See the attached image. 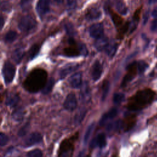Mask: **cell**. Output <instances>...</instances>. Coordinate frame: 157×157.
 Instances as JSON below:
<instances>
[{
  "mask_svg": "<svg viewBox=\"0 0 157 157\" xmlns=\"http://www.w3.org/2000/svg\"><path fill=\"white\" fill-rule=\"evenodd\" d=\"M36 25L35 18L31 15H28L23 17L18 23L19 29L23 32H28L33 29Z\"/></svg>",
  "mask_w": 157,
  "mask_h": 157,
  "instance_id": "cell-5",
  "label": "cell"
},
{
  "mask_svg": "<svg viewBox=\"0 0 157 157\" xmlns=\"http://www.w3.org/2000/svg\"><path fill=\"white\" fill-rule=\"evenodd\" d=\"M55 2H56L57 4H62V3L63 2V1H64V0H55Z\"/></svg>",
  "mask_w": 157,
  "mask_h": 157,
  "instance_id": "cell-43",
  "label": "cell"
},
{
  "mask_svg": "<svg viewBox=\"0 0 157 157\" xmlns=\"http://www.w3.org/2000/svg\"><path fill=\"white\" fill-rule=\"evenodd\" d=\"M26 156L29 157H41L42 156V152L39 149H34L28 152Z\"/></svg>",
  "mask_w": 157,
  "mask_h": 157,
  "instance_id": "cell-33",
  "label": "cell"
},
{
  "mask_svg": "<svg viewBox=\"0 0 157 157\" xmlns=\"http://www.w3.org/2000/svg\"><path fill=\"white\" fill-rule=\"evenodd\" d=\"M86 110H85V109L83 108L81 109L80 110H79L77 113L75 114V116L74 117V122L76 124H80L81 123V121L83 120V119L85 117V115L86 114Z\"/></svg>",
  "mask_w": 157,
  "mask_h": 157,
  "instance_id": "cell-27",
  "label": "cell"
},
{
  "mask_svg": "<svg viewBox=\"0 0 157 157\" xmlns=\"http://www.w3.org/2000/svg\"><path fill=\"white\" fill-rule=\"evenodd\" d=\"M55 83V80L53 78H50L45 83V86L42 90V93L44 94H48L52 90L53 86Z\"/></svg>",
  "mask_w": 157,
  "mask_h": 157,
  "instance_id": "cell-25",
  "label": "cell"
},
{
  "mask_svg": "<svg viewBox=\"0 0 157 157\" xmlns=\"http://www.w3.org/2000/svg\"><path fill=\"white\" fill-rule=\"evenodd\" d=\"M9 141V138L7 135L4 134L3 132H1L0 134V145L1 147H3L7 144Z\"/></svg>",
  "mask_w": 157,
  "mask_h": 157,
  "instance_id": "cell-36",
  "label": "cell"
},
{
  "mask_svg": "<svg viewBox=\"0 0 157 157\" xmlns=\"http://www.w3.org/2000/svg\"><path fill=\"white\" fill-rule=\"evenodd\" d=\"M78 67L77 63H69L64 66L59 71V77L61 78H64L69 74L74 71Z\"/></svg>",
  "mask_w": 157,
  "mask_h": 157,
  "instance_id": "cell-14",
  "label": "cell"
},
{
  "mask_svg": "<svg viewBox=\"0 0 157 157\" xmlns=\"http://www.w3.org/2000/svg\"><path fill=\"white\" fill-rule=\"evenodd\" d=\"M47 72L43 69H33L25 80L23 87L29 93H37L45 86L47 82Z\"/></svg>",
  "mask_w": 157,
  "mask_h": 157,
  "instance_id": "cell-1",
  "label": "cell"
},
{
  "mask_svg": "<svg viewBox=\"0 0 157 157\" xmlns=\"http://www.w3.org/2000/svg\"><path fill=\"white\" fill-rule=\"evenodd\" d=\"M151 15L153 16V17H154L155 18H157V7H155L153 9V10H152Z\"/></svg>",
  "mask_w": 157,
  "mask_h": 157,
  "instance_id": "cell-40",
  "label": "cell"
},
{
  "mask_svg": "<svg viewBox=\"0 0 157 157\" xmlns=\"http://www.w3.org/2000/svg\"><path fill=\"white\" fill-rule=\"evenodd\" d=\"M147 67V64L144 61H140L137 62V69L139 74L143 73Z\"/></svg>",
  "mask_w": 157,
  "mask_h": 157,
  "instance_id": "cell-34",
  "label": "cell"
},
{
  "mask_svg": "<svg viewBox=\"0 0 157 157\" xmlns=\"http://www.w3.org/2000/svg\"><path fill=\"white\" fill-rule=\"evenodd\" d=\"M109 87L110 84L108 80H105L103 82L102 85V101H104L107 96V94L109 91Z\"/></svg>",
  "mask_w": 157,
  "mask_h": 157,
  "instance_id": "cell-28",
  "label": "cell"
},
{
  "mask_svg": "<svg viewBox=\"0 0 157 157\" xmlns=\"http://www.w3.org/2000/svg\"><path fill=\"white\" fill-rule=\"evenodd\" d=\"M80 94L83 101H88L90 99V90L87 82H85L81 86Z\"/></svg>",
  "mask_w": 157,
  "mask_h": 157,
  "instance_id": "cell-19",
  "label": "cell"
},
{
  "mask_svg": "<svg viewBox=\"0 0 157 157\" xmlns=\"http://www.w3.org/2000/svg\"><path fill=\"white\" fill-rule=\"evenodd\" d=\"M29 123H26L23 126H22L21 128V129L18 131V135L20 137H22V136H24L26 133L29 130Z\"/></svg>",
  "mask_w": 157,
  "mask_h": 157,
  "instance_id": "cell-35",
  "label": "cell"
},
{
  "mask_svg": "<svg viewBox=\"0 0 157 157\" xmlns=\"http://www.w3.org/2000/svg\"><path fill=\"white\" fill-rule=\"evenodd\" d=\"M82 74L81 72L73 74L69 78L70 85L74 88H77L82 85Z\"/></svg>",
  "mask_w": 157,
  "mask_h": 157,
  "instance_id": "cell-15",
  "label": "cell"
},
{
  "mask_svg": "<svg viewBox=\"0 0 157 157\" xmlns=\"http://www.w3.org/2000/svg\"><path fill=\"white\" fill-rule=\"evenodd\" d=\"M127 70H128V72H127L126 74L124 75V77L122 80L121 86H125L136 76L137 72H138L137 63L133 62V63H131L127 67Z\"/></svg>",
  "mask_w": 157,
  "mask_h": 157,
  "instance_id": "cell-7",
  "label": "cell"
},
{
  "mask_svg": "<svg viewBox=\"0 0 157 157\" xmlns=\"http://www.w3.org/2000/svg\"><path fill=\"white\" fill-rule=\"evenodd\" d=\"M25 115V110L23 108H18L15 109L12 114V118L13 119L16 121H20L23 118Z\"/></svg>",
  "mask_w": 157,
  "mask_h": 157,
  "instance_id": "cell-24",
  "label": "cell"
},
{
  "mask_svg": "<svg viewBox=\"0 0 157 157\" xmlns=\"http://www.w3.org/2000/svg\"><path fill=\"white\" fill-rule=\"evenodd\" d=\"M39 52V47L37 44H34L29 49L28 52V58L33 59L35 58Z\"/></svg>",
  "mask_w": 157,
  "mask_h": 157,
  "instance_id": "cell-29",
  "label": "cell"
},
{
  "mask_svg": "<svg viewBox=\"0 0 157 157\" xmlns=\"http://www.w3.org/2000/svg\"><path fill=\"white\" fill-rule=\"evenodd\" d=\"M150 29L152 31H157V20H155L151 22Z\"/></svg>",
  "mask_w": 157,
  "mask_h": 157,
  "instance_id": "cell-38",
  "label": "cell"
},
{
  "mask_svg": "<svg viewBox=\"0 0 157 157\" xmlns=\"http://www.w3.org/2000/svg\"><path fill=\"white\" fill-rule=\"evenodd\" d=\"M42 137L39 132H33L26 139L25 143L26 146H31L39 143L42 140Z\"/></svg>",
  "mask_w": 157,
  "mask_h": 157,
  "instance_id": "cell-12",
  "label": "cell"
},
{
  "mask_svg": "<svg viewBox=\"0 0 157 157\" xmlns=\"http://www.w3.org/2000/svg\"><path fill=\"white\" fill-rule=\"evenodd\" d=\"M77 106V98L74 93H69L66 98L64 102V108L69 111L74 110Z\"/></svg>",
  "mask_w": 157,
  "mask_h": 157,
  "instance_id": "cell-10",
  "label": "cell"
},
{
  "mask_svg": "<svg viewBox=\"0 0 157 157\" xmlns=\"http://www.w3.org/2000/svg\"><path fill=\"white\" fill-rule=\"evenodd\" d=\"M136 121L135 117L133 115H128L125 118L121 120L122 129L124 131H129L134 124Z\"/></svg>",
  "mask_w": 157,
  "mask_h": 157,
  "instance_id": "cell-16",
  "label": "cell"
},
{
  "mask_svg": "<svg viewBox=\"0 0 157 157\" xmlns=\"http://www.w3.org/2000/svg\"><path fill=\"white\" fill-rule=\"evenodd\" d=\"M149 3L150 4H153V3H155L157 2V0H149Z\"/></svg>",
  "mask_w": 157,
  "mask_h": 157,
  "instance_id": "cell-44",
  "label": "cell"
},
{
  "mask_svg": "<svg viewBox=\"0 0 157 157\" xmlns=\"http://www.w3.org/2000/svg\"><path fill=\"white\" fill-rule=\"evenodd\" d=\"M117 48H118L117 44L114 43V42H112V43L109 44L107 45L105 50V52H106L107 55L109 57L112 58L115 55V53L117 50Z\"/></svg>",
  "mask_w": 157,
  "mask_h": 157,
  "instance_id": "cell-23",
  "label": "cell"
},
{
  "mask_svg": "<svg viewBox=\"0 0 157 157\" xmlns=\"http://www.w3.org/2000/svg\"><path fill=\"white\" fill-rule=\"evenodd\" d=\"M102 66L99 60H96L93 65L91 70V77L93 80H99L102 75Z\"/></svg>",
  "mask_w": 157,
  "mask_h": 157,
  "instance_id": "cell-11",
  "label": "cell"
},
{
  "mask_svg": "<svg viewBox=\"0 0 157 157\" xmlns=\"http://www.w3.org/2000/svg\"><path fill=\"white\" fill-rule=\"evenodd\" d=\"M3 25H4V19H3L2 17H1V29L2 28Z\"/></svg>",
  "mask_w": 157,
  "mask_h": 157,
  "instance_id": "cell-42",
  "label": "cell"
},
{
  "mask_svg": "<svg viewBox=\"0 0 157 157\" xmlns=\"http://www.w3.org/2000/svg\"><path fill=\"white\" fill-rule=\"evenodd\" d=\"M17 36V34L15 31H9L6 33L5 37H4V40L6 42L10 43L16 39Z\"/></svg>",
  "mask_w": 157,
  "mask_h": 157,
  "instance_id": "cell-31",
  "label": "cell"
},
{
  "mask_svg": "<svg viewBox=\"0 0 157 157\" xmlns=\"http://www.w3.org/2000/svg\"><path fill=\"white\" fill-rule=\"evenodd\" d=\"M153 98V93L149 90H144L129 98L128 102V108L131 110H137L144 107L150 102Z\"/></svg>",
  "mask_w": 157,
  "mask_h": 157,
  "instance_id": "cell-2",
  "label": "cell"
},
{
  "mask_svg": "<svg viewBox=\"0 0 157 157\" xmlns=\"http://www.w3.org/2000/svg\"><path fill=\"white\" fill-rule=\"evenodd\" d=\"M108 44H109L108 39L106 37H104L103 36L99 38L96 39L94 45L95 48L98 50L101 51V50H105Z\"/></svg>",
  "mask_w": 157,
  "mask_h": 157,
  "instance_id": "cell-20",
  "label": "cell"
},
{
  "mask_svg": "<svg viewBox=\"0 0 157 157\" xmlns=\"http://www.w3.org/2000/svg\"><path fill=\"white\" fill-rule=\"evenodd\" d=\"M24 55H25V51L23 48H18L13 51L12 55V58L15 63L19 64L21 61Z\"/></svg>",
  "mask_w": 157,
  "mask_h": 157,
  "instance_id": "cell-22",
  "label": "cell"
},
{
  "mask_svg": "<svg viewBox=\"0 0 157 157\" xmlns=\"http://www.w3.org/2000/svg\"><path fill=\"white\" fill-rule=\"evenodd\" d=\"M118 113V110L115 108H112L107 113H105L101 118L100 120V125L103 126L105 124L110 120L113 118Z\"/></svg>",
  "mask_w": 157,
  "mask_h": 157,
  "instance_id": "cell-17",
  "label": "cell"
},
{
  "mask_svg": "<svg viewBox=\"0 0 157 157\" xmlns=\"http://www.w3.org/2000/svg\"><path fill=\"white\" fill-rule=\"evenodd\" d=\"M124 99V95L121 93H116L113 97V101L115 104H120Z\"/></svg>",
  "mask_w": 157,
  "mask_h": 157,
  "instance_id": "cell-32",
  "label": "cell"
},
{
  "mask_svg": "<svg viewBox=\"0 0 157 157\" xmlns=\"http://www.w3.org/2000/svg\"><path fill=\"white\" fill-rule=\"evenodd\" d=\"M94 125H95L94 123H92L88 126L86 131L85 132V136H84V138H83V141H84L85 144H86L87 143V142L88 141V139H90V137L94 129Z\"/></svg>",
  "mask_w": 157,
  "mask_h": 157,
  "instance_id": "cell-30",
  "label": "cell"
},
{
  "mask_svg": "<svg viewBox=\"0 0 157 157\" xmlns=\"http://www.w3.org/2000/svg\"><path fill=\"white\" fill-rule=\"evenodd\" d=\"M50 0H39L36 5V10L40 17H43L50 10Z\"/></svg>",
  "mask_w": 157,
  "mask_h": 157,
  "instance_id": "cell-8",
  "label": "cell"
},
{
  "mask_svg": "<svg viewBox=\"0 0 157 157\" xmlns=\"http://www.w3.org/2000/svg\"><path fill=\"white\" fill-rule=\"evenodd\" d=\"M63 54L67 57H76L83 55L86 56L88 53L86 46L83 44H78L74 39L70 38L68 40V45L63 50Z\"/></svg>",
  "mask_w": 157,
  "mask_h": 157,
  "instance_id": "cell-3",
  "label": "cell"
},
{
  "mask_svg": "<svg viewBox=\"0 0 157 157\" xmlns=\"http://www.w3.org/2000/svg\"><path fill=\"white\" fill-rule=\"evenodd\" d=\"M77 6V0H67V7L69 10H73Z\"/></svg>",
  "mask_w": 157,
  "mask_h": 157,
  "instance_id": "cell-37",
  "label": "cell"
},
{
  "mask_svg": "<svg viewBox=\"0 0 157 157\" xmlns=\"http://www.w3.org/2000/svg\"><path fill=\"white\" fill-rule=\"evenodd\" d=\"M20 101V97L17 94H10L7 96L6 100V104L10 107H13L16 106Z\"/></svg>",
  "mask_w": 157,
  "mask_h": 157,
  "instance_id": "cell-21",
  "label": "cell"
},
{
  "mask_svg": "<svg viewBox=\"0 0 157 157\" xmlns=\"http://www.w3.org/2000/svg\"><path fill=\"white\" fill-rule=\"evenodd\" d=\"M78 137V132H77L74 135L69 138L64 139L60 144L58 155L60 157L71 156L73 154L75 147V142Z\"/></svg>",
  "mask_w": 157,
  "mask_h": 157,
  "instance_id": "cell-4",
  "label": "cell"
},
{
  "mask_svg": "<svg viewBox=\"0 0 157 157\" xmlns=\"http://www.w3.org/2000/svg\"><path fill=\"white\" fill-rule=\"evenodd\" d=\"M30 4L29 0H24V1H21V6L23 7H25V8H26L27 4Z\"/></svg>",
  "mask_w": 157,
  "mask_h": 157,
  "instance_id": "cell-41",
  "label": "cell"
},
{
  "mask_svg": "<svg viewBox=\"0 0 157 157\" xmlns=\"http://www.w3.org/2000/svg\"><path fill=\"white\" fill-rule=\"evenodd\" d=\"M140 9H137L136 12L134 13V19L136 21H138L139 19V17H140Z\"/></svg>",
  "mask_w": 157,
  "mask_h": 157,
  "instance_id": "cell-39",
  "label": "cell"
},
{
  "mask_svg": "<svg viewBox=\"0 0 157 157\" xmlns=\"http://www.w3.org/2000/svg\"><path fill=\"white\" fill-rule=\"evenodd\" d=\"M115 7L117 11L121 15H126L128 12V8L124 3L121 1H118L116 2Z\"/></svg>",
  "mask_w": 157,
  "mask_h": 157,
  "instance_id": "cell-26",
  "label": "cell"
},
{
  "mask_svg": "<svg viewBox=\"0 0 157 157\" xmlns=\"http://www.w3.org/2000/svg\"><path fill=\"white\" fill-rule=\"evenodd\" d=\"M15 75V67L9 61H6L2 67V75L6 84L12 82Z\"/></svg>",
  "mask_w": 157,
  "mask_h": 157,
  "instance_id": "cell-6",
  "label": "cell"
},
{
  "mask_svg": "<svg viewBox=\"0 0 157 157\" xmlns=\"http://www.w3.org/2000/svg\"><path fill=\"white\" fill-rule=\"evenodd\" d=\"M106 145V138L104 133H101L94 138L90 144L91 148L98 146L99 148H104Z\"/></svg>",
  "mask_w": 157,
  "mask_h": 157,
  "instance_id": "cell-13",
  "label": "cell"
},
{
  "mask_svg": "<svg viewBox=\"0 0 157 157\" xmlns=\"http://www.w3.org/2000/svg\"><path fill=\"white\" fill-rule=\"evenodd\" d=\"M101 16V10L96 7L90 9L85 15V17L88 20H95L99 19Z\"/></svg>",
  "mask_w": 157,
  "mask_h": 157,
  "instance_id": "cell-18",
  "label": "cell"
},
{
  "mask_svg": "<svg viewBox=\"0 0 157 157\" xmlns=\"http://www.w3.org/2000/svg\"><path fill=\"white\" fill-rule=\"evenodd\" d=\"M91 37L94 39L99 38L104 36V26L101 23H95L91 25L89 29Z\"/></svg>",
  "mask_w": 157,
  "mask_h": 157,
  "instance_id": "cell-9",
  "label": "cell"
}]
</instances>
